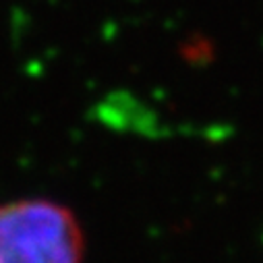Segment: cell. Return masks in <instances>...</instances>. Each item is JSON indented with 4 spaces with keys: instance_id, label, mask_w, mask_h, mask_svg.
<instances>
[{
    "instance_id": "obj_1",
    "label": "cell",
    "mask_w": 263,
    "mask_h": 263,
    "mask_svg": "<svg viewBox=\"0 0 263 263\" xmlns=\"http://www.w3.org/2000/svg\"><path fill=\"white\" fill-rule=\"evenodd\" d=\"M79 218L52 199L29 197L0 203V263H83Z\"/></svg>"
}]
</instances>
